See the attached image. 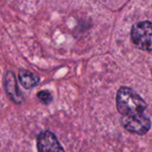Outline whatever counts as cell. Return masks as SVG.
Wrapping results in <instances>:
<instances>
[{"label":"cell","mask_w":152,"mask_h":152,"mask_svg":"<svg viewBox=\"0 0 152 152\" xmlns=\"http://www.w3.org/2000/svg\"><path fill=\"white\" fill-rule=\"evenodd\" d=\"M37 98L44 104H49L53 100L52 94L48 91H40L37 94Z\"/></svg>","instance_id":"7"},{"label":"cell","mask_w":152,"mask_h":152,"mask_svg":"<svg viewBox=\"0 0 152 152\" xmlns=\"http://www.w3.org/2000/svg\"><path fill=\"white\" fill-rule=\"evenodd\" d=\"M121 121L125 129L131 133L141 135L147 134L151 127V119L143 113L131 116H123Z\"/></svg>","instance_id":"3"},{"label":"cell","mask_w":152,"mask_h":152,"mask_svg":"<svg viewBox=\"0 0 152 152\" xmlns=\"http://www.w3.org/2000/svg\"><path fill=\"white\" fill-rule=\"evenodd\" d=\"M117 109L123 116L142 114L147 108L145 101L133 89L121 87L117 93Z\"/></svg>","instance_id":"1"},{"label":"cell","mask_w":152,"mask_h":152,"mask_svg":"<svg viewBox=\"0 0 152 152\" xmlns=\"http://www.w3.org/2000/svg\"><path fill=\"white\" fill-rule=\"evenodd\" d=\"M4 86L7 94L15 103L20 104L23 102V97L19 91L17 81L12 71L6 72L4 77Z\"/></svg>","instance_id":"5"},{"label":"cell","mask_w":152,"mask_h":152,"mask_svg":"<svg viewBox=\"0 0 152 152\" xmlns=\"http://www.w3.org/2000/svg\"><path fill=\"white\" fill-rule=\"evenodd\" d=\"M19 80L25 89H32L36 87L40 81L37 75L26 69H20L19 71Z\"/></svg>","instance_id":"6"},{"label":"cell","mask_w":152,"mask_h":152,"mask_svg":"<svg viewBox=\"0 0 152 152\" xmlns=\"http://www.w3.org/2000/svg\"><path fill=\"white\" fill-rule=\"evenodd\" d=\"M131 39L140 49L152 50V22L148 20L139 21L133 25Z\"/></svg>","instance_id":"2"},{"label":"cell","mask_w":152,"mask_h":152,"mask_svg":"<svg viewBox=\"0 0 152 152\" xmlns=\"http://www.w3.org/2000/svg\"><path fill=\"white\" fill-rule=\"evenodd\" d=\"M37 152H65L56 136L49 131L42 132L37 139Z\"/></svg>","instance_id":"4"}]
</instances>
